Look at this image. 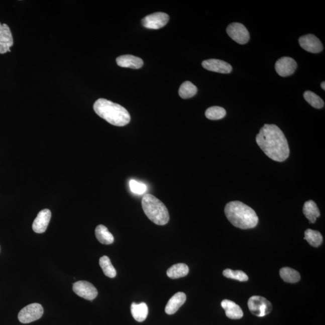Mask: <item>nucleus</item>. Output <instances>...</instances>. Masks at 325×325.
I'll list each match as a JSON object with an SVG mask.
<instances>
[{
	"label": "nucleus",
	"mask_w": 325,
	"mask_h": 325,
	"mask_svg": "<svg viewBox=\"0 0 325 325\" xmlns=\"http://www.w3.org/2000/svg\"><path fill=\"white\" fill-rule=\"evenodd\" d=\"M256 141L264 154L276 162H284L289 156L287 140L281 130L274 124H265L258 134Z\"/></svg>",
	"instance_id": "obj_1"
},
{
	"label": "nucleus",
	"mask_w": 325,
	"mask_h": 325,
	"mask_svg": "<svg viewBox=\"0 0 325 325\" xmlns=\"http://www.w3.org/2000/svg\"><path fill=\"white\" fill-rule=\"evenodd\" d=\"M225 213L234 226L242 230L253 229L259 223L256 211L242 202L228 203L225 208Z\"/></svg>",
	"instance_id": "obj_2"
},
{
	"label": "nucleus",
	"mask_w": 325,
	"mask_h": 325,
	"mask_svg": "<svg viewBox=\"0 0 325 325\" xmlns=\"http://www.w3.org/2000/svg\"><path fill=\"white\" fill-rule=\"evenodd\" d=\"M93 109L99 117L112 125L123 127L130 122L129 112L123 106L109 100L98 99L94 103Z\"/></svg>",
	"instance_id": "obj_3"
},
{
	"label": "nucleus",
	"mask_w": 325,
	"mask_h": 325,
	"mask_svg": "<svg viewBox=\"0 0 325 325\" xmlns=\"http://www.w3.org/2000/svg\"><path fill=\"white\" fill-rule=\"evenodd\" d=\"M142 206L149 220L158 226H165L169 221L168 208L156 197L147 194L143 197Z\"/></svg>",
	"instance_id": "obj_4"
},
{
	"label": "nucleus",
	"mask_w": 325,
	"mask_h": 325,
	"mask_svg": "<svg viewBox=\"0 0 325 325\" xmlns=\"http://www.w3.org/2000/svg\"><path fill=\"white\" fill-rule=\"evenodd\" d=\"M248 305L251 313L257 317H264L272 310L271 303L264 297L259 296L250 297Z\"/></svg>",
	"instance_id": "obj_5"
},
{
	"label": "nucleus",
	"mask_w": 325,
	"mask_h": 325,
	"mask_svg": "<svg viewBox=\"0 0 325 325\" xmlns=\"http://www.w3.org/2000/svg\"><path fill=\"white\" fill-rule=\"evenodd\" d=\"M44 314V308L39 303H32L24 307L18 314V319L22 323H30L39 319Z\"/></svg>",
	"instance_id": "obj_6"
},
{
	"label": "nucleus",
	"mask_w": 325,
	"mask_h": 325,
	"mask_svg": "<svg viewBox=\"0 0 325 325\" xmlns=\"http://www.w3.org/2000/svg\"><path fill=\"white\" fill-rule=\"evenodd\" d=\"M227 32L230 37L239 44H246L250 41V35L248 30L241 23H234L227 27Z\"/></svg>",
	"instance_id": "obj_7"
},
{
	"label": "nucleus",
	"mask_w": 325,
	"mask_h": 325,
	"mask_svg": "<svg viewBox=\"0 0 325 325\" xmlns=\"http://www.w3.org/2000/svg\"><path fill=\"white\" fill-rule=\"evenodd\" d=\"M169 20L168 14L163 12H156L149 15L142 20L143 26L149 29L157 30L165 26Z\"/></svg>",
	"instance_id": "obj_8"
},
{
	"label": "nucleus",
	"mask_w": 325,
	"mask_h": 325,
	"mask_svg": "<svg viewBox=\"0 0 325 325\" xmlns=\"http://www.w3.org/2000/svg\"><path fill=\"white\" fill-rule=\"evenodd\" d=\"M73 291L78 296L83 298L92 300L98 296V291L90 282L86 281H80L73 284Z\"/></svg>",
	"instance_id": "obj_9"
},
{
	"label": "nucleus",
	"mask_w": 325,
	"mask_h": 325,
	"mask_svg": "<svg viewBox=\"0 0 325 325\" xmlns=\"http://www.w3.org/2000/svg\"><path fill=\"white\" fill-rule=\"evenodd\" d=\"M297 63L289 57L279 59L275 63V69L278 74L281 77H288L294 74L297 68Z\"/></svg>",
	"instance_id": "obj_10"
},
{
	"label": "nucleus",
	"mask_w": 325,
	"mask_h": 325,
	"mask_svg": "<svg viewBox=\"0 0 325 325\" xmlns=\"http://www.w3.org/2000/svg\"><path fill=\"white\" fill-rule=\"evenodd\" d=\"M299 43L303 50L311 53H320L323 49L321 42L313 35L302 36L299 39Z\"/></svg>",
	"instance_id": "obj_11"
},
{
	"label": "nucleus",
	"mask_w": 325,
	"mask_h": 325,
	"mask_svg": "<svg viewBox=\"0 0 325 325\" xmlns=\"http://www.w3.org/2000/svg\"><path fill=\"white\" fill-rule=\"evenodd\" d=\"M203 68L208 71L221 73V74H230L233 68L229 63L218 59H208L202 63Z\"/></svg>",
	"instance_id": "obj_12"
},
{
	"label": "nucleus",
	"mask_w": 325,
	"mask_h": 325,
	"mask_svg": "<svg viewBox=\"0 0 325 325\" xmlns=\"http://www.w3.org/2000/svg\"><path fill=\"white\" fill-rule=\"evenodd\" d=\"M14 44L10 28L6 24L0 23V54L11 52V47Z\"/></svg>",
	"instance_id": "obj_13"
},
{
	"label": "nucleus",
	"mask_w": 325,
	"mask_h": 325,
	"mask_svg": "<svg viewBox=\"0 0 325 325\" xmlns=\"http://www.w3.org/2000/svg\"><path fill=\"white\" fill-rule=\"evenodd\" d=\"M51 218L50 209H42L39 212L33 224V230L36 233H43L47 230Z\"/></svg>",
	"instance_id": "obj_14"
},
{
	"label": "nucleus",
	"mask_w": 325,
	"mask_h": 325,
	"mask_svg": "<svg viewBox=\"0 0 325 325\" xmlns=\"http://www.w3.org/2000/svg\"><path fill=\"white\" fill-rule=\"evenodd\" d=\"M222 307L226 311L227 316L231 319H240L244 316L241 306L232 300L225 299L221 302Z\"/></svg>",
	"instance_id": "obj_15"
},
{
	"label": "nucleus",
	"mask_w": 325,
	"mask_h": 325,
	"mask_svg": "<svg viewBox=\"0 0 325 325\" xmlns=\"http://www.w3.org/2000/svg\"><path fill=\"white\" fill-rule=\"evenodd\" d=\"M186 300V295L185 293L183 292L175 293L167 303L165 308L166 313L169 315L175 314L184 304Z\"/></svg>",
	"instance_id": "obj_16"
},
{
	"label": "nucleus",
	"mask_w": 325,
	"mask_h": 325,
	"mask_svg": "<svg viewBox=\"0 0 325 325\" xmlns=\"http://www.w3.org/2000/svg\"><path fill=\"white\" fill-rule=\"evenodd\" d=\"M117 63L118 66L132 69H139L144 65V61L142 59L132 55H123L118 57L117 59Z\"/></svg>",
	"instance_id": "obj_17"
},
{
	"label": "nucleus",
	"mask_w": 325,
	"mask_h": 325,
	"mask_svg": "<svg viewBox=\"0 0 325 325\" xmlns=\"http://www.w3.org/2000/svg\"><path fill=\"white\" fill-rule=\"evenodd\" d=\"M303 212L309 220V223L311 224L315 223L317 218L320 217V215L316 203L312 200L305 202L303 207Z\"/></svg>",
	"instance_id": "obj_18"
},
{
	"label": "nucleus",
	"mask_w": 325,
	"mask_h": 325,
	"mask_svg": "<svg viewBox=\"0 0 325 325\" xmlns=\"http://www.w3.org/2000/svg\"><path fill=\"white\" fill-rule=\"evenodd\" d=\"M131 312L133 317L139 322H142L146 320L148 314V307L144 302L141 303H133L131 306Z\"/></svg>",
	"instance_id": "obj_19"
},
{
	"label": "nucleus",
	"mask_w": 325,
	"mask_h": 325,
	"mask_svg": "<svg viewBox=\"0 0 325 325\" xmlns=\"http://www.w3.org/2000/svg\"><path fill=\"white\" fill-rule=\"evenodd\" d=\"M95 236L97 240L104 245H111L114 242V237L109 232L107 228L99 225L95 229Z\"/></svg>",
	"instance_id": "obj_20"
},
{
	"label": "nucleus",
	"mask_w": 325,
	"mask_h": 325,
	"mask_svg": "<svg viewBox=\"0 0 325 325\" xmlns=\"http://www.w3.org/2000/svg\"><path fill=\"white\" fill-rule=\"evenodd\" d=\"M189 269L186 264L178 263L174 264L167 271V275L172 279L184 277L189 273Z\"/></svg>",
	"instance_id": "obj_21"
},
{
	"label": "nucleus",
	"mask_w": 325,
	"mask_h": 325,
	"mask_svg": "<svg viewBox=\"0 0 325 325\" xmlns=\"http://www.w3.org/2000/svg\"><path fill=\"white\" fill-rule=\"evenodd\" d=\"M281 277L288 283H296L300 279L299 273L290 267H283L279 272Z\"/></svg>",
	"instance_id": "obj_22"
},
{
	"label": "nucleus",
	"mask_w": 325,
	"mask_h": 325,
	"mask_svg": "<svg viewBox=\"0 0 325 325\" xmlns=\"http://www.w3.org/2000/svg\"><path fill=\"white\" fill-rule=\"evenodd\" d=\"M304 239L313 247H319L322 244L323 237L318 231L308 229L305 231Z\"/></svg>",
	"instance_id": "obj_23"
},
{
	"label": "nucleus",
	"mask_w": 325,
	"mask_h": 325,
	"mask_svg": "<svg viewBox=\"0 0 325 325\" xmlns=\"http://www.w3.org/2000/svg\"><path fill=\"white\" fill-rule=\"evenodd\" d=\"M197 92V87L189 81L184 82L178 91L179 95L183 99L192 98L196 95Z\"/></svg>",
	"instance_id": "obj_24"
},
{
	"label": "nucleus",
	"mask_w": 325,
	"mask_h": 325,
	"mask_svg": "<svg viewBox=\"0 0 325 325\" xmlns=\"http://www.w3.org/2000/svg\"><path fill=\"white\" fill-rule=\"evenodd\" d=\"M99 266L105 275L109 278H114L117 276L116 269L112 265L111 261L107 256H104L100 258Z\"/></svg>",
	"instance_id": "obj_25"
},
{
	"label": "nucleus",
	"mask_w": 325,
	"mask_h": 325,
	"mask_svg": "<svg viewBox=\"0 0 325 325\" xmlns=\"http://www.w3.org/2000/svg\"><path fill=\"white\" fill-rule=\"evenodd\" d=\"M303 97H304L306 102H308V104H310L312 107L318 109L324 107V102L323 100L319 96H318L317 94L311 92V91H306L303 93Z\"/></svg>",
	"instance_id": "obj_26"
},
{
	"label": "nucleus",
	"mask_w": 325,
	"mask_h": 325,
	"mask_svg": "<svg viewBox=\"0 0 325 325\" xmlns=\"http://www.w3.org/2000/svg\"><path fill=\"white\" fill-rule=\"evenodd\" d=\"M225 109L219 106H213L206 109L205 117L210 120H220L223 119L226 115Z\"/></svg>",
	"instance_id": "obj_27"
},
{
	"label": "nucleus",
	"mask_w": 325,
	"mask_h": 325,
	"mask_svg": "<svg viewBox=\"0 0 325 325\" xmlns=\"http://www.w3.org/2000/svg\"><path fill=\"white\" fill-rule=\"evenodd\" d=\"M223 275L227 278L236 279L239 281L245 282L248 280V276L241 270H233L227 269L224 270Z\"/></svg>",
	"instance_id": "obj_28"
},
{
	"label": "nucleus",
	"mask_w": 325,
	"mask_h": 325,
	"mask_svg": "<svg viewBox=\"0 0 325 325\" xmlns=\"http://www.w3.org/2000/svg\"><path fill=\"white\" fill-rule=\"evenodd\" d=\"M129 185L131 191L134 193L138 194V195H142L147 190V186L144 183L136 180H130Z\"/></svg>",
	"instance_id": "obj_29"
},
{
	"label": "nucleus",
	"mask_w": 325,
	"mask_h": 325,
	"mask_svg": "<svg viewBox=\"0 0 325 325\" xmlns=\"http://www.w3.org/2000/svg\"><path fill=\"white\" fill-rule=\"evenodd\" d=\"M321 88H322V89L324 90H325V83H324V81H323V83H321Z\"/></svg>",
	"instance_id": "obj_30"
}]
</instances>
